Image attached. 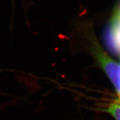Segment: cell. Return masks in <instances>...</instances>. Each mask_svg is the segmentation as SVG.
<instances>
[{
    "mask_svg": "<svg viewBox=\"0 0 120 120\" xmlns=\"http://www.w3.org/2000/svg\"><path fill=\"white\" fill-rule=\"evenodd\" d=\"M115 13H116V14H120V7L118 8V9H117V11H116Z\"/></svg>",
    "mask_w": 120,
    "mask_h": 120,
    "instance_id": "4",
    "label": "cell"
},
{
    "mask_svg": "<svg viewBox=\"0 0 120 120\" xmlns=\"http://www.w3.org/2000/svg\"><path fill=\"white\" fill-rule=\"evenodd\" d=\"M106 111L116 120H120V103L115 102L111 104Z\"/></svg>",
    "mask_w": 120,
    "mask_h": 120,
    "instance_id": "3",
    "label": "cell"
},
{
    "mask_svg": "<svg viewBox=\"0 0 120 120\" xmlns=\"http://www.w3.org/2000/svg\"><path fill=\"white\" fill-rule=\"evenodd\" d=\"M94 54L106 74L113 84L120 97V64L114 61L98 45H94Z\"/></svg>",
    "mask_w": 120,
    "mask_h": 120,
    "instance_id": "1",
    "label": "cell"
},
{
    "mask_svg": "<svg viewBox=\"0 0 120 120\" xmlns=\"http://www.w3.org/2000/svg\"><path fill=\"white\" fill-rule=\"evenodd\" d=\"M108 39L110 44L120 53V14H115Z\"/></svg>",
    "mask_w": 120,
    "mask_h": 120,
    "instance_id": "2",
    "label": "cell"
}]
</instances>
